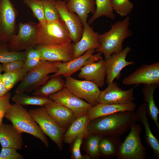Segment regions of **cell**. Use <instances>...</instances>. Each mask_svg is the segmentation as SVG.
Here are the masks:
<instances>
[{
	"label": "cell",
	"mask_w": 159,
	"mask_h": 159,
	"mask_svg": "<svg viewBox=\"0 0 159 159\" xmlns=\"http://www.w3.org/2000/svg\"><path fill=\"white\" fill-rule=\"evenodd\" d=\"M11 98V94L9 92L0 97V125L3 123V119L11 104L10 102Z\"/></svg>",
	"instance_id": "cell-39"
},
{
	"label": "cell",
	"mask_w": 159,
	"mask_h": 159,
	"mask_svg": "<svg viewBox=\"0 0 159 159\" xmlns=\"http://www.w3.org/2000/svg\"><path fill=\"white\" fill-rule=\"evenodd\" d=\"M131 48L127 46L120 52L112 54L108 58L105 59L106 69V82L108 84L114 82L115 79H119L121 72L125 67L133 64L134 62L128 61L126 58L131 51Z\"/></svg>",
	"instance_id": "cell-16"
},
{
	"label": "cell",
	"mask_w": 159,
	"mask_h": 159,
	"mask_svg": "<svg viewBox=\"0 0 159 159\" xmlns=\"http://www.w3.org/2000/svg\"><path fill=\"white\" fill-rule=\"evenodd\" d=\"M57 62L41 60L26 73L15 89V94L31 93L44 84L50 77L49 74L57 71Z\"/></svg>",
	"instance_id": "cell-4"
},
{
	"label": "cell",
	"mask_w": 159,
	"mask_h": 159,
	"mask_svg": "<svg viewBox=\"0 0 159 159\" xmlns=\"http://www.w3.org/2000/svg\"><path fill=\"white\" fill-rule=\"evenodd\" d=\"M66 2L67 9L79 16L83 25L87 23L89 14L95 11L94 0H68Z\"/></svg>",
	"instance_id": "cell-25"
},
{
	"label": "cell",
	"mask_w": 159,
	"mask_h": 159,
	"mask_svg": "<svg viewBox=\"0 0 159 159\" xmlns=\"http://www.w3.org/2000/svg\"><path fill=\"white\" fill-rule=\"evenodd\" d=\"M15 103L22 105H33L44 107L52 100L49 97H44L32 95L27 93L15 94L11 98Z\"/></svg>",
	"instance_id": "cell-29"
},
{
	"label": "cell",
	"mask_w": 159,
	"mask_h": 159,
	"mask_svg": "<svg viewBox=\"0 0 159 159\" xmlns=\"http://www.w3.org/2000/svg\"><path fill=\"white\" fill-rule=\"evenodd\" d=\"M110 1L113 10L122 17L129 15L133 8V4L129 0H110Z\"/></svg>",
	"instance_id": "cell-35"
},
{
	"label": "cell",
	"mask_w": 159,
	"mask_h": 159,
	"mask_svg": "<svg viewBox=\"0 0 159 159\" xmlns=\"http://www.w3.org/2000/svg\"><path fill=\"white\" fill-rule=\"evenodd\" d=\"M26 59L25 51H14L9 50L7 43L0 44V63L17 60L25 61Z\"/></svg>",
	"instance_id": "cell-32"
},
{
	"label": "cell",
	"mask_w": 159,
	"mask_h": 159,
	"mask_svg": "<svg viewBox=\"0 0 159 159\" xmlns=\"http://www.w3.org/2000/svg\"><path fill=\"white\" fill-rule=\"evenodd\" d=\"M130 21V18L127 16L123 20L112 24L110 29L108 32L102 34H99L100 46L95 50V52H101L105 59L113 54L121 51L123 49V41L132 34L129 29Z\"/></svg>",
	"instance_id": "cell-2"
},
{
	"label": "cell",
	"mask_w": 159,
	"mask_h": 159,
	"mask_svg": "<svg viewBox=\"0 0 159 159\" xmlns=\"http://www.w3.org/2000/svg\"><path fill=\"white\" fill-rule=\"evenodd\" d=\"M98 34L88 23L84 24L80 39L76 43H74L73 59L82 55L90 49L98 48L100 46Z\"/></svg>",
	"instance_id": "cell-18"
},
{
	"label": "cell",
	"mask_w": 159,
	"mask_h": 159,
	"mask_svg": "<svg viewBox=\"0 0 159 159\" xmlns=\"http://www.w3.org/2000/svg\"><path fill=\"white\" fill-rule=\"evenodd\" d=\"M17 12L10 0H0V42L8 43L16 34Z\"/></svg>",
	"instance_id": "cell-9"
},
{
	"label": "cell",
	"mask_w": 159,
	"mask_h": 159,
	"mask_svg": "<svg viewBox=\"0 0 159 159\" xmlns=\"http://www.w3.org/2000/svg\"><path fill=\"white\" fill-rule=\"evenodd\" d=\"M138 121L135 112H120L90 121L87 128L90 134L120 136L130 130L132 126Z\"/></svg>",
	"instance_id": "cell-1"
},
{
	"label": "cell",
	"mask_w": 159,
	"mask_h": 159,
	"mask_svg": "<svg viewBox=\"0 0 159 159\" xmlns=\"http://www.w3.org/2000/svg\"><path fill=\"white\" fill-rule=\"evenodd\" d=\"M66 2L64 1L57 0L56 8L60 19L64 23L74 44L80 39L83 32V25L80 19L75 13L69 11L67 9Z\"/></svg>",
	"instance_id": "cell-14"
},
{
	"label": "cell",
	"mask_w": 159,
	"mask_h": 159,
	"mask_svg": "<svg viewBox=\"0 0 159 159\" xmlns=\"http://www.w3.org/2000/svg\"><path fill=\"white\" fill-rule=\"evenodd\" d=\"M61 76H50L48 80L33 92L32 95L48 97L49 95L61 90L65 87V81Z\"/></svg>",
	"instance_id": "cell-27"
},
{
	"label": "cell",
	"mask_w": 159,
	"mask_h": 159,
	"mask_svg": "<svg viewBox=\"0 0 159 159\" xmlns=\"http://www.w3.org/2000/svg\"><path fill=\"white\" fill-rule=\"evenodd\" d=\"M0 159H23L24 157L18 153L15 149L1 147Z\"/></svg>",
	"instance_id": "cell-38"
},
{
	"label": "cell",
	"mask_w": 159,
	"mask_h": 159,
	"mask_svg": "<svg viewBox=\"0 0 159 159\" xmlns=\"http://www.w3.org/2000/svg\"><path fill=\"white\" fill-rule=\"evenodd\" d=\"M65 77V87L72 93L93 106L99 103L101 91L97 85L90 81L74 79L71 76Z\"/></svg>",
	"instance_id": "cell-10"
},
{
	"label": "cell",
	"mask_w": 159,
	"mask_h": 159,
	"mask_svg": "<svg viewBox=\"0 0 159 159\" xmlns=\"http://www.w3.org/2000/svg\"><path fill=\"white\" fill-rule=\"evenodd\" d=\"M1 64L3 71L6 72L16 70L23 68L25 66V61L22 60H17Z\"/></svg>",
	"instance_id": "cell-40"
},
{
	"label": "cell",
	"mask_w": 159,
	"mask_h": 159,
	"mask_svg": "<svg viewBox=\"0 0 159 159\" xmlns=\"http://www.w3.org/2000/svg\"><path fill=\"white\" fill-rule=\"evenodd\" d=\"M3 71L2 64L0 63V74H1V72Z\"/></svg>",
	"instance_id": "cell-44"
},
{
	"label": "cell",
	"mask_w": 159,
	"mask_h": 159,
	"mask_svg": "<svg viewBox=\"0 0 159 159\" xmlns=\"http://www.w3.org/2000/svg\"><path fill=\"white\" fill-rule=\"evenodd\" d=\"M90 121L87 114L77 117L68 127L64 135V142L70 144L81 135H84L85 138H87L90 134L87 128Z\"/></svg>",
	"instance_id": "cell-24"
},
{
	"label": "cell",
	"mask_w": 159,
	"mask_h": 159,
	"mask_svg": "<svg viewBox=\"0 0 159 159\" xmlns=\"http://www.w3.org/2000/svg\"><path fill=\"white\" fill-rule=\"evenodd\" d=\"M136 108V105L134 102L123 105L99 103L90 108L87 115L90 121L97 117L117 112L125 111L134 112Z\"/></svg>",
	"instance_id": "cell-22"
},
{
	"label": "cell",
	"mask_w": 159,
	"mask_h": 159,
	"mask_svg": "<svg viewBox=\"0 0 159 159\" xmlns=\"http://www.w3.org/2000/svg\"><path fill=\"white\" fill-rule=\"evenodd\" d=\"M130 132L120 145L116 156L118 159H145L146 148L141 143L140 134L143 128L140 124H133Z\"/></svg>",
	"instance_id": "cell-7"
},
{
	"label": "cell",
	"mask_w": 159,
	"mask_h": 159,
	"mask_svg": "<svg viewBox=\"0 0 159 159\" xmlns=\"http://www.w3.org/2000/svg\"><path fill=\"white\" fill-rule=\"evenodd\" d=\"M4 117L11 122L20 133H26L40 140L47 148L49 143L39 126L26 109L23 105L11 104Z\"/></svg>",
	"instance_id": "cell-3"
},
{
	"label": "cell",
	"mask_w": 159,
	"mask_h": 159,
	"mask_svg": "<svg viewBox=\"0 0 159 159\" xmlns=\"http://www.w3.org/2000/svg\"><path fill=\"white\" fill-rule=\"evenodd\" d=\"M37 27L39 44L64 46L71 43L72 41L66 26L61 19L43 23L39 22Z\"/></svg>",
	"instance_id": "cell-5"
},
{
	"label": "cell",
	"mask_w": 159,
	"mask_h": 159,
	"mask_svg": "<svg viewBox=\"0 0 159 159\" xmlns=\"http://www.w3.org/2000/svg\"><path fill=\"white\" fill-rule=\"evenodd\" d=\"M25 51L26 59L34 58H40L41 59L40 52L39 50L35 47L30 48Z\"/></svg>",
	"instance_id": "cell-41"
},
{
	"label": "cell",
	"mask_w": 159,
	"mask_h": 159,
	"mask_svg": "<svg viewBox=\"0 0 159 159\" xmlns=\"http://www.w3.org/2000/svg\"><path fill=\"white\" fill-rule=\"evenodd\" d=\"M85 138L84 135H81L78 136L73 142L72 148V156L75 159H90L88 155H82L81 153L80 148L82 140Z\"/></svg>",
	"instance_id": "cell-37"
},
{
	"label": "cell",
	"mask_w": 159,
	"mask_h": 159,
	"mask_svg": "<svg viewBox=\"0 0 159 159\" xmlns=\"http://www.w3.org/2000/svg\"><path fill=\"white\" fill-rule=\"evenodd\" d=\"M147 104L144 102L139 106L135 113L138 121H140L145 128L144 138L146 144L152 149L156 158L159 159V142L158 140L153 135L150 128L147 115Z\"/></svg>",
	"instance_id": "cell-23"
},
{
	"label": "cell",
	"mask_w": 159,
	"mask_h": 159,
	"mask_svg": "<svg viewBox=\"0 0 159 159\" xmlns=\"http://www.w3.org/2000/svg\"><path fill=\"white\" fill-rule=\"evenodd\" d=\"M40 58L26 59L25 60V65L24 67L28 71L36 66L41 60Z\"/></svg>",
	"instance_id": "cell-42"
},
{
	"label": "cell",
	"mask_w": 159,
	"mask_h": 159,
	"mask_svg": "<svg viewBox=\"0 0 159 159\" xmlns=\"http://www.w3.org/2000/svg\"><path fill=\"white\" fill-rule=\"evenodd\" d=\"M28 71L25 68L14 71L4 72L1 79L9 92L19 82L21 81Z\"/></svg>",
	"instance_id": "cell-31"
},
{
	"label": "cell",
	"mask_w": 159,
	"mask_h": 159,
	"mask_svg": "<svg viewBox=\"0 0 159 159\" xmlns=\"http://www.w3.org/2000/svg\"><path fill=\"white\" fill-rule=\"evenodd\" d=\"M95 52V49H90L82 55L72 60L65 62L57 61L56 66L57 71L51 76L62 75L65 77L71 76L85 65L91 62L103 59L102 54Z\"/></svg>",
	"instance_id": "cell-11"
},
{
	"label": "cell",
	"mask_w": 159,
	"mask_h": 159,
	"mask_svg": "<svg viewBox=\"0 0 159 159\" xmlns=\"http://www.w3.org/2000/svg\"><path fill=\"white\" fill-rule=\"evenodd\" d=\"M23 3L31 10L34 16L39 23L46 22L43 6L41 0H24Z\"/></svg>",
	"instance_id": "cell-34"
},
{
	"label": "cell",
	"mask_w": 159,
	"mask_h": 159,
	"mask_svg": "<svg viewBox=\"0 0 159 159\" xmlns=\"http://www.w3.org/2000/svg\"><path fill=\"white\" fill-rule=\"evenodd\" d=\"M122 82L126 85L159 84V62L142 65L125 77Z\"/></svg>",
	"instance_id": "cell-13"
},
{
	"label": "cell",
	"mask_w": 159,
	"mask_h": 159,
	"mask_svg": "<svg viewBox=\"0 0 159 159\" xmlns=\"http://www.w3.org/2000/svg\"><path fill=\"white\" fill-rule=\"evenodd\" d=\"M0 143L1 147L20 150L23 146L22 133L12 124L3 123L0 125Z\"/></svg>",
	"instance_id": "cell-21"
},
{
	"label": "cell",
	"mask_w": 159,
	"mask_h": 159,
	"mask_svg": "<svg viewBox=\"0 0 159 159\" xmlns=\"http://www.w3.org/2000/svg\"><path fill=\"white\" fill-rule=\"evenodd\" d=\"M39 43L37 24L32 22H21L19 24L17 34L12 37L7 45L10 51H21L35 47Z\"/></svg>",
	"instance_id": "cell-6"
},
{
	"label": "cell",
	"mask_w": 159,
	"mask_h": 159,
	"mask_svg": "<svg viewBox=\"0 0 159 159\" xmlns=\"http://www.w3.org/2000/svg\"><path fill=\"white\" fill-rule=\"evenodd\" d=\"M79 77L91 82L99 87L105 85L106 72L105 62L103 59L89 63L81 68Z\"/></svg>",
	"instance_id": "cell-19"
},
{
	"label": "cell",
	"mask_w": 159,
	"mask_h": 159,
	"mask_svg": "<svg viewBox=\"0 0 159 159\" xmlns=\"http://www.w3.org/2000/svg\"><path fill=\"white\" fill-rule=\"evenodd\" d=\"M44 107L53 120L60 127L65 129L77 117L70 109L53 100L47 103Z\"/></svg>",
	"instance_id": "cell-20"
},
{
	"label": "cell",
	"mask_w": 159,
	"mask_h": 159,
	"mask_svg": "<svg viewBox=\"0 0 159 159\" xmlns=\"http://www.w3.org/2000/svg\"><path fill=\"white\" fill-rule=\"evenodd\" d=\"M96 5L95 11L89 19L88 24H91L100 17L105 16L114 20L115 15L111 5L110 0H95Z\"/></svg>",
	"instance_id": "cell-30"
},
{
	"label": "cell",
	"mask_w": 159,
	"mask_h": 159,
	"mask_svg": "<svg viewBox=\"0 0 159 159\" xmlns=\"http://www.w3.org/2000/svg\"><path fill=\"white\" fill-rule=\"evenodd\" d=\"M159 84H144L142 91L144 101L147 104V115L153 120L159 131L158 115L159 110L155 105L154 99V93L158 87Z\"/></svg>",
	"instance_id": "cell-26"
},
{
	"label": "cell",
	"mask_w": 159,
	"mask_h": 159,
	"mask_svg": "<svg viewBox=\"0 0 159 159\" xmlns=\"http://www.w3.org/2000/svg\"><path fill=\"white\" fill-rule=\"evenodd\" d=\"M45 135L48 136L60 150L65 129L60 127L49 115L44 107L28 111Z\"/></svg>",
	"instance_id": "cell-8"
},
{
	"label": "cell",
	"mask_w": 159,
	"mask_h": 159,
	"mask_svg": "<svg viewBox=\"0 0 159 159\" xmlns=\"http://www.w3.org/2000/svg\"><path fill=\"white\" fill-rule=\"evenodd\" d=\"M64 1L66 2H67V1H68V0H64Z\"/></svg>",
	"instance_id": "cell-45"
},
{
	"label": "cell",
	"mask_w": 159,
	"mask_h": 159,
	"mask_svg": "<svg viewBox=\"0 0 159 159\" xmlns=\"http://www.w3.org/2000/svg\"><path fill=\"white\" fill-rule=\"evenodd\" d=\"M1 74H0V97L4 96L9 92L2 81Z\"/></svg>",
	"instance_id": "cell-43"
},
{
	"label": "cell",
	"mask_w": 159,
	"mask_h": 159,
	"mask_svg": "<svg viewBox=\"0 0 159 159\" xmlns=\"http://www.w3.org/2000/svg\"><path fill=\"white\" fill-rule=\"evenodd\" d=\"M48 97L70 109L77 117L87 114L90 109L93 106L75 95L65 87Z\"/></svg>",
	"instance_id": "cell-12"
},
{
	"label": "cell",
	"mask_w": 159,
	"mask_h": 159,
	"mask_svg": "<svg viewBox=\"0 0 159 159\" xmlns=\"http://www.w3.org/2000/svg\"><path fill=\"white\" fill-rule=\"evenodd\" d=\"M122 143L120 136H103L100 143V154L110 157L116 156Z\"/></svg>",
	"instance_id": "cell-28"
},
{
	"label": "cell",
	"mask_w": 159,
	"mask_h": 159,
	"mask_svg": "<svg viewBox=\"0 0 159 159\" xmlns=\"http://www.w3.org/2000/svg\"><path fill=\"white\" fill-rule=\"evenodd\" d=\"M73 44L71 43L64 46L39 44L35 47L40 52L41 60L65 62L73 59Z\"/></svg>",
	"instance_id": "cell-17"
},
{
	"label": "cell",
	"mask_w": 159,
	"mask_h": 159,
	"mask_svg": "<svg viewBox=\"0 0 159 159\" xmlns=\"http://www.w3.org/2000/svg\"><path fill=\"white\" fill-rule=\"evenodd\" d=\"M102 137L100 135L90 134L87 137V149L90 156L92 158H96L100 155L99 145Z\"/></svg>",
	"instance_id": "cell-33"
},
{
	"label": "cell",
	"mask_w": 159,
	"mask_h": 159,
	"mask_svg": "<svg viewBox=\"0 0 159 159\" xmlns=\"http://www.w3.org/2000/svg\"><path fill=\"white\" fill-rule=\"evenodd\" d=\"M42 2L45 17L46 21H51L60 19L58 11L56 8L57 0H41Z\"/></svg>",
	"instance_id": "cell-36"
},
{
	"label": "cell",
	"mask_w": 159,
	"mask_h": 159,
	"mask_svg": "<svg viewBox=\"0 0 159 159\" xmlns=\"http://www.w3.org/2000/svg\"><path fill=\"white\" fill-rule=\"evenodd\" d=\"M134 87L123 90L116 82L108 84L106 89L101 91L99 97L100 103L123 105L129 103L135 100L134 97Z\"/></svg>",
	"instance_id": "cell-15"
}]
</instances>
